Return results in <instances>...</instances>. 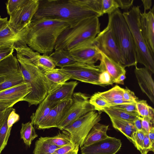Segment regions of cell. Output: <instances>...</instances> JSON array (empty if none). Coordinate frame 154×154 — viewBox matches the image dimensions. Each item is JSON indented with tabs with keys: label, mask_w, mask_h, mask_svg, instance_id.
I'll use <instances>...</instances> for the list:
<instances>
[{
	"label": "cell",
	"mask_w": 154,
	"mask_h": 154,
	"mask_svg": "<svg viewBox=\"0 0 154 154\" xmlns=\"http://www.w3.org/2000/svg\"><path fill=\"white\" fill-rule=\"evenodd\" d=\"M58 103H53L45 98L39 104L35 111L30 117L31 122L36 127L47 116L51 109Z\"/></svg>",
	"instance_id": "obj_23"
},
{
	"label": "cell",
	"mask_w": 154,
	"mask_h": 154,
	"mask_svg": "<svg viewBox=\"0 0 154 154\" xmlns=\"http://www.w3.org/2000/svg\"><path fill=\"white\" fill-rule=\"evenodd\" d=\"M108 103H109L110 105V106H114L121 104H130L133 103H135L126 101L124 100L123 99L117 100H115L114 101L108 102Z\"/></svg>",
	"instance_id": "obj_49"
},
{
	"label": "cell",
	"mask_w": 154,
	"mask_h": 154,
	"mask_svg": "<svg viewBox=\"0 0 154 154\" xmlns=\"http://www.w3.org/2000/svg\"><path fill=\"white\" fill-rule=\"evenodd\" d=\"M8 19L7 17L2 18L0 16V31L8 24Z\"/></svg>",
	"instance_id": "obj_53"
},
{
	"label": "cell",
	"mask_w": 154,
	"mask_h": 154,
	"mask_svg": "<svg viewBox=\"0 0 154 154\" xmlns=\"http://www.w3.org/2000/svg\"><path fill=\"white\" fill-rule=\"evenodd\" d=\"M143 6L144 8V11L150 10L152 4V1L151 0H142Z\"/></svg>",
	"instance_id": "obj_52"
},
{
	"label": "cell",
	"mask_w": 154,
	"mask_h": 154,
	"mask_svg": "<svg viewBox=\"0 0 154 154\" xmlns=\"http://www.w3.org/2000/svg\"><path fill=\"white\" fill-rule=\"evenodd\" d=\"M32 87L24 82L14 87L0 91V101L11 102L15 104L23 101L24 98L31 91Z\"/></svg>",
	"instance_id": "obj_20"
},
{
	"label": "cell",
	"mask_w": 154,
	"mask_h": 154,
	"mask_svg": "<svg viewBox=\"0 0 154 154\" xmlns=\"http://www.w3.org/2000/svg\"><path fill=\"white\" fill-rule=\"evenodd\" d=\"M154 7L148 12L140 13V24L141 32L152 54H154Z\"/></svg>",
	"instance_id": "obj_17"
},
{
	"label": "cell",
	"mask_w": 154,
	"mask_h": 154,
	"mask_svg": "<svg viewBox=\"0 0 154 154\" xmlns=\"http://www.w3.org/2000/svg\"><path fill=\"white\" fill-rule=\"evenodd\" d=\"M28 0H9L6 3L8 14L10 15L13 12L25 4Z\"/></svg>",
	"instance_id": "obj_39"
},
{
	"label": "cell",
	"mask_w": 154,
	"mask_h": 154,
	"mask_svg": "<svg viewBox=\"0 0 154 154\" xmlns=\"http://www.w3.org/2000/svg\"><path fill=\"white\" fill-rule=\"evenodd\" d=\"M92 42L69 51L77 62L95 65L98 61L100 60L101 59L100 51Z\"/></svg>",
	"instance_id": "obj_15"
},
{
	"label": "cell",
	"mask_w": 154,
	"mask_h": 154,
	"mask_svg": "<svg viewBox=\"0 0 154 154\" xmlns=\"http://www.w3.org/2000/svg\"><path fill=\"white\" fill-rule=\"evenodd\" d=\"M141 13L139 6H133L123 15L131 33L134 43L137 63L154 73V57L149 49L142 35L140 24Z\"/></svg>",
	"instance_id": "obj_6"
},
{
	"label": "cell",
	"mask_w": 154,
	"mask_h": 154,
	"mask_svg": "<svg viewBox=\"0 0 154 154\" xmlns=\"http://www.w3.org/2000/svg\"><path fill=\"white\" fill-rule=\"evenodd\" d=\"M107 26L120 51L124 67L137 66L136 54L133 37L128 26L119 9L108 15Z\"/></svg>",
	"instance_id": "obj_5"
},
{
	"label": "cell",
	"mask_w": 154,
	"mask_h": 154,
	"mask_svg": "<svg viewBox=\"0 0 154 154\" xmlns=\"http://www.w3.org/2000/svg\"><path fill=\"white\" fill-rule=\"evenodd\" d=\"M136 103L117 105L112 106L126 112L133 114L138 116L137 113L136 106Z\"/></svg>",
	"instance_id": "obj_41"
},
{
	"label": "cell",
	"mask_w": 154,
	"mask_h": 154,
	"mask_svg": "<svg viewBox=\"0 0 154 154\" xmlns=\"http://www.w3.org/2000/svg\"><path fill=\"white\" fill-rule=\"evenodd\" d=\"M119 6L116 0H101V11L103 15H109L119 9Z\"/></svg>",
	"instance_id": "obj_36"
},
{
	"label": "cell",
	"mask_w": 154,
	"mask_h": 154,
	"mask_svg": "<svg viewBox=\"0 0 154 154\" xmlns=\"http://www.w3.org/2000/svg\"><path fill=\"white\" fill-rule=\"evenodd\" d=\"M141 118L142 131L145 134H148L150 129L153 127L154 120L146 117Z\"/></svg>",
	"instance_id": "obj_43"
},
{
	"label": "cell",
	"mask_w": 154,
	"mask_h": 154,
	"mask_svg": "<svg viewBox=\"0 0 154 154\" xmlns=\"http://www.w3.org/2000/svg\"><path fill=\"white\" fill-rule=\"evenodd\" d=\"M123 98L125 101L135 103L139 100L134 92L127 87L124 88Z\"/></svg>",
	"instance_id": "obj_44"
},
{
	"label": "cell",
	"mask_w": 154,
	"mask_h": 154,
	"mask_svg": "<svg viewBox=\"0 0 154 154\" xmlns=\"http://www.w3.org/2000/svg\"><path fill=\"white\" fill-rule=\"evenodd\" d=\"M0 76L5 77L0 84V91L25 82L17 58L13 54L0 61Z\"/></svg>",
	"instance_id": "obj_9"
},
{
	"label": "cell",
	"mask_w": 154,
	"mask_h": 154,
	"mask_svg": "<svg viewBox=\"0 0 154 154\" xmlns=\"http://www.w3.org/2000/svg\"><path fill=\"white\" fill-rule=\"evenodd\" d=\"M148 136L151 146L154 147V128H151L148 134Z\"/></svg>",
	"instance_id": "obj_51"
},
{
	"label": "cell",
	"mask_w": 154,
	"mask_h": 154,
	"mask_svg": "<svg viewBox=\"0 0 154 154\" xmlns=\"http://www.w3.org/2000/svg\"><path fill=\"white\" fill-rule=\"evenodd\" d=\"M13 45L0 46V61L13 54L14 48Z\"/></svg>",
	"instance_id": "obj_40"
},
{
	"label": "cell",
	"mask_w": 154,
	"mask_h": 154,
	"mask_svg": "<svg viewBox=\"0 0 154 154\" xmlns=\"http://www.w3.org/2000/svg\"><path fill=\"white\" fill-rule=\"evenodd\" d=\"M69 27V23L64 20L47 18L32 20L24 29L21 40L34 51L49 56L54 51L59 36Z\"/></svg>",
	"instance_id": "obj_2"
},
{
	"label": "cell",
	"mask_w": 154,
	"mask_h": 154,
	"mask_svg": "<svg viewBox=\"0 0 154 154\" xmlns=\"http://www.w3.org/2000/svg\"><path fill=\"white\" fill-rule=\"evenodd\" d=\"M20 134L21 139L29 147L30 146L32 141L38 136L33 125L30 122L25 124L22 123Z\"/></svg>",
	"instance_id": "obj_29"
},
{
	"label": "cell",
	"mask_w": 154,
	"mask_h": 154,
	"mask_svg": "<svg viewBox=\"0 0 154 154\" xmlns=\"http://www.w3.org/2000/svg\"><path fill=\"white\" fill-rule=\"evenodd\" d=\"M78 84L77 81H72L59 85L45 98L48 101L53 103H58L72 99L74 90Z\"/></svg>",
	"instance_id": "obj_19"
},
{
	"label": "cell",
	"mask_w": 154,
	"mask_h": 154,
	"mask_svg": "<svg viewBox=\"0 0 154 154\" xmlns=\"http://www.w3.org/2000/svg\"><path fill=\"white\" fill-rule=\"evenodd\" d=\"M109 117L113 127L124 135L131 142L133 134L137 131L133 122L111 117Z\"/></svg>",
	"instance_id": "obj_25"
},
{
	"label": "cell",
	"mask_w": 154,
	"mask_h": 154,
	"mask_svg": "<svg viewBox=\"0 0 154 154\" xmlns=\"http://www.w3.org/2000/svg\"><path fill=\"white\" fill-rule=\"evenodd\" d=\"M44 74L48 80L57 85L62 84L71 79L70 76L61 68L54 69Z\"/></svg>",
	"instance_id": "obj_27"
},
{
	"label": "cell",
	"mask_w": 154,
	"mask_h": 154,
	"mask_svg": "<svg viewBox=\"0 0 154 154\" xmlns=\"http://www.w3.org/2000/svg\"><path fill=\"white\" fill-rule=\"evenodd\" d=\"M89 102L96 111H102L105 107L110 106L108 102L99 95L98 92L95 93L90 97Z\"/></svg>",
	"instance_id": "obj_35"
},
{
	"label": "cell",
	"mask_w": 154,
	"mask_h": 154,
	"mask_svg": "<svg viewBox=\"0 0 154 154\" xmlns=\"http://www.w3.org/2000/svg\"><path fill=\"white\" fill-rule=\"evenodd\" d=\"M24 81L29 84L31 92L23 99L29 106L37 105L59 85L54 84L46 78L44 73L27 58L17 54Z\"/></svg>",
	"instance_id": "obj_3"
},
{
	"label": "cell",
	"mask_w": 154,
	"mask_h": 154,
	"mask_svg": "<svg viewBox=\"0 0 154 154\" xmlns=\"http://www.w3.org/2000/svg\"><path fill=\"white\" fill-rule=\"evenodd\" d=\"M134 73L138 84L142 92L154 103V82L151 72L145 67L135 66Z\"/></svg>",
	"instance_id": "obj_18"
},
{
	"label": "cell",
	"mask_w": 154,
	"mask_h": 154,
	"mask_svg": "<svg viewBox=\"0 0 154 154\" xmlns=\"http://www.w3.org/2000/svg\"><path fill=\"white\" fill-rule=\"evenodd\" d=\"M109 125L99 122L96 124L90 130L83 143V146L91 144L107 138L109 137L107 131Z\"/></svg>",
	"instance_id": "obj_22"
},
{
	"label": "cell",
	"mask_w": 154,
	"mask_h": 154,
	"mask_svg": "<svg viewBox=\"0 0 154 154\" xmlns=\"http://www.w3.org/2000/svg\"><path fill=\"white\" fill-rule=\"evenodd\" d=\"M72 99L61 102L50 111L45 118L36 127L38 129L57 128L72 104Z\"/></svg>",
	"instance_id": "obj_16"
},
{
	"label": "cell",
	"mask_w": 154,
	"mask_h": 154,
	"mask_svg": "<svg viewBox=\"0 0 154 154\" xmlns=\"http://www.w3.org/2000/svg\"><path fill=\"white\" fill-rule=\"evenodd\" d=\"M60 68L69 74L71 79L102 86L99 81V76L104 70L99 65H95L76 62Z\"/></svg>",
	"instance_id": "obj_10"
},
{
	"label": "cell",
	"mask_w": 154,
	"mask_h": 154,
	"mask_svg": "<svg viewBox=\"0 0 154 154\" xmlns=\"http://www.w3.org/2000/svg\"><path fill=\"white\" fill-rule=\"evenodd\" d=\"M101 119L100 114L96 111L90 112L79 118L63 130L69 134L72 143L81 147L93 127Z\"/></svg>",
	"instance_id": "obj_7"
},
{
	"label": "cell",
	"mask_w": 154,
	"mask_h": 154,
	"mask_svg": "<svg viewBox=\"0 0 154 154\" xmlns=\"http://www.w3.org/2000/svg\"><path fill=\"white\" fill-rule=\"evenodd\" d=\"M89 98L80 92L73 93L72 104L57 128L63 130L88 112L96 110L89 103Z\"/></svg>",
	"instance_id": "obj_8"
},
{
	"label": "cell",
	"mask_w": 154,
	"mask_h": 154,
	"mask_svg": "<svg viewBox=\"0 0 154 154\" xmlns=\"http://www.w3.org/2000/svg\"><path fill=\"white\" fill-rule=\"evenodd\" d=\"M109 117L133 122L137 116L121 109L111 106L106 107L102 110Z\"/></svg>",
	"instance_id": "obj_30"
},
{
	"label": "cell",
	"mask_w": 154,
	"mask_h": 154,
	"mask_svg": "<svg viewBox=\"0 0 154 154\" xmlns=\"http://www.w3.org/2000/svg\"><path fill=\"white\" fill-rule=\"evenodd\" d=\"M19 119V115L16 112L14 108L8 117L7 125L8 127L12 128L13 124L18 122Z\"/></svg>",
	"instance_id": "obj_45"
},
{
	"label": "cell",
	"mask_w": 154,
	"mask_h": 154,
	"mask_svg": "<svg viewBox=\"0 0 154 154\" xmlns=\"http://www.w3.org/2000/svg\"><path fill=\"white\" fill-rule=\"evenodd\" d=\"M145 134L142 130L137 131L132 137L131 142L140 152L143 149V144Z\"/></svg>",
	"instance_id": "obj_37"
},
{
	"label": "cell",
	"mask_w": 154,
	"mask_h": 154,
	"mask_svg": "<svg viewBox=\"0 0 154 154\" xmlns=\"http://www.w3.org/2000/svg\"><path fill=\"white\" fill-rule=\"evenodd\" d=\"M39 4V0H28L9 15L8 25L17 32L21 31L31 22Z\"/></svg>",
	"instance_id": "obj_11"
},
{
	"label": "cell",
	"mask_w": 154,
	"mask_h": 154,
	"mask_svg": "<svg viewBox=\"0 0 154 154\" xmlns=\"http://www.w3.org/2000/svg\"><path fill=\"white\" fill-rule=\"evenodd\" d=\"M134 125L137 131L142 130L141 117L137 116L133 122Z\"/></svg>",
	"instance_id": "obj_50"
},
{
	"label": "cell",
	"mask_w": 154,
	"mask_h": 154,
	"mask_svg": "<svg viewBox=\"0 0 154 154\" xmlns=\"http://www.w3.org/2000/svg\"><path fill=\"white\" fill-rule=\"evenodd\" d=\"M124 88L116 85L112 88L105 91L98 92L99 95L107 102L119 99H123Z\"/></svg>",
	"instance_id": "obj_33"
},
{
	"label": "cell",
	"mask_w": 154,
	"mask_h": 154,
	"mask_svg": "<svg viewBox=\"0 0 154 154\" xmlns=\"http://www.w3.org/2000/svg\"><path fill=\"white\" fill-rule=\"evenodd\" d=\"M119 7L122 9L128 10L132 5L134 0H116Z\"/></svg>",
	"instance_id": "obj_47"
},
{
	"label": "cell",
	"mask_w": 154,
	"mask_h": 154,
	"mask_svg": "<svg viewBox=\"0 0 154 154\" xmlns=\"http://www.w3.org/2000/svg\"><path fill=\"white\" fill-rule=\"evenodd\" d=\"M55 66L61 68L77 62L68 51L63 49L54 50L49 56Z\"/></svg>",
	"instance_id": "obj_24"
},
{
	"label": "cell",
	"mask_w": 154,
	"mask_h": 154,
	"mask_svg": "<svg viewBox=\"0 0 154 154\" xmlns=\"http://www.w3.org/2000/svg\"><path fill=\"white\" fill-rule=\"evenodd\" d=\"M101 12V0H39L38 10L32 20L40 18L67 21L70 27Z\"/></svg>",
	"instance_id": "obj_1"
},
{
	"label": "cell",
	"mask_w": 154,
	"mask_h": 154,
	"mask_svg": "<svg viewBox=\"0 0 154 154\" xmlns=\"http://www.w3.org/2000/svg\"><path fill=\"white\" fill-rule=\"evenodd\" d=\"M5 77L3 76H0V84L5 82Z\"/></svg>",
	"instance_id": "obj_56"
},
{
	"label": "cell",
	"mask_w": 154,
	"mask_h": 154,
	"mask_svg": "<svg viewBox=\"0 0 154 154\" xmlns=\"http://www.w3.org/2000/svg\"><path fill=\"white\" fill-rule=\"evenodd\" d=\"M24 32L23 29L16 32L8 24L0 31V46L13 45L17 41L21 40Z\"/></svg>",
	"instance_id": "obj_26"
},
{
	"label": "cell",
	"mask_w": 154,
	"mask_h": 154,
	"mask_svg": "<svg viewBox=\"0 0 154 154\" xmlns=\"http://www.w3.org/2000/svg\"><path fill=\"white\" fill-rule=\"evenodd\" d=\"M57 135L51 137H45L46 140L59 147L63 146L73 143L69 134L66 131L63 130Z\"/></svg>",
	"instance_id": "obj_32"
},
{
	"label": "cell",
	"mask_w": 154,
	"mask_h": 154,
	"mask_svg": "<svg viewBox=\"0 0 154 154\" xmlns=\"http://www.w3.org/2000/svg\"><path fill=\"white\" fill-rule=\"evenodd\" d=\"M15 104L11 102L0 101V112L6 111L9 107H12Z\"/></svg>",
	"instance_id": "obj_48"
},
{
	"label": "cell",
	"mask_w": 154,
	"mask_h": 154,
	"mask_svg": "<svg viewBox=\"0 0 154 154\" xmlns=\"http://www.w3.org/2000/svg\"><path fill=\"white\" fill-rule=\"evenodd\" d=\"M92 42L100 51L124 67L122 56L107 26L97 35Z\"/></svg>",
	"instance_id": "obj_12"
},
{
	"label": "cell",
	"mask_w": 154,
	"mask_h": 154,
	"mask_svg": "<svg viewBox=\"0 0 154 154\" xmlns=\"http://www.w3.org/2000/svg\"><path fill=\"white\" fill-rule=\"evenodd\" d=\"M125 74L126 73H124L120 75L116 80L115 83L123 85L124 81L126 78Z\"/></svg>",
	"instance_id": "obj_54"
},
{
	"label": "cell",
	"mask_w": 154,
	"mask_h": 154,
	"mask_svg": "<svg viewBox=\"0 0 154 154\" xmlns=\"http://www.w3.org/2000/svg\"><path fill=\"white\" fill-rule=\"evenodd\" d=\"M14 108L9 107L5 111V119L0 128V154L7 144L12 128H9L7 125L8 116Z\"/></svg>",
	"instance_id": "obj_31"
},
{
	"label": "cell",
	"mask_w": 154,
	"mask_h": 154,
	"mask_svg": "<svg viewBox=\"0 0 154 154\" xmlns=\"http://www.w3.org/2000/svg\"><path fill=\"white\" fill-rule=\"evenodd\" d=\"M99 81L102 86L112 85L114 83L111 76L106 70L103 71L100 75Z\"/></svg>",
	"instance_id": "obj_42"
},
{
	"label": "cell",
	"mask_w": 154,
	"mask_h": 154,
	"mask_svg": "<svg viewBox=\"0 0 154 154\" xmlns=\"http://www.w3.org/2000/svg\"><path fill=\"white\" fill-rule=\"evenodd\" d=\"M100 25L98 17H93L82 20L73 27H68L59 36L54 50L70 51L92 42L100 32Z\"/></svg>",
	"instance_id": "obj_4"
},
{
	"label": "cell",
	"mask_w": 154,
	"mask_h": 154,
	"mask_svg": "<svg viewBox=\"0 0 154 154\" xmlns=\"http://www.w3.org/2000/svg\"><path fill=\"white\" fill-rule=\"evenodd\" d=\"M100 53L101 59L99 65L103 70L108 72L115 83L116 80L120 75L126 73L125 68L100 51Z\"/></svg>",
	"instance_id": "obj_21"
},
{
	"label": "cell",
	"mask_w": 154,
	"mask_h": 154,
	"mask_svg": "<svg viewBox=\"0 0 154 154\" xmlns=\"http://www.w3.org/2000/svg\"><path fill=\"white\" fill-rule=\"evenodd\" d=\"M137 113L141 117H146L154 120V109L146 100H138L136 104Z\"/></svg>",
	"instance_id": "obj_34"
},
{
	"label": "cell",
	"mask_w": 154,
	"mask_h": 154,
	"mask_svg": "<svg viewBox=\"0 0 154 154\" xmlns=\"http://www.w3.org/2000/svg\"><path fill=\"white\" fill-rule=\"evenodd\" d=\"M79 147L77 144H70L56 149L52 154H78Z\"/></svg>",
	"instance_id": "obj_38"
},
{
	"label": "cell",
	"mask_w": 154,
	"mask_h": 154,
	"mask_svg": "<svg viewBox=\"0 0 154 154\" xmlns=\"http://www.w3.org/2000/svg\"><path fill=\"white\" fill-rule=\"evenodd\" d=\"M60 147L41 137L35 143L33 154H52L55 150Z\"/></svg>",
	"instance_id": "obj_28"
},
{
	"label": "cell",
	"mask_w": 154,
	"mask_h": 154,
	"mask_svg": "<svg viewBox=\"0 0 154 154\" xmlns=\"http://www.w3.org/2000/svg\"><path fill=\"white\" fill-rule=\"evenodd\" d=\"M5 111L0 112V128L3 125L5 121Z\"/></svg>",
	"instance_id": "obj_55"
},
{
	"label": "cell",
	"mask_w": 154,
	"mask_h": 154,
	"mask_svg": "<svg viewBox=\"0 0 154 154\" xmlns=\"http://www.w3.org/2000/svg\"><path fill=\"white\" fill-rule=\"evenodd\" d=\"M149 151L154 152V147L151 145L147 134H145L143 144V149L141 154H147Z\"/></svg>",
	"instance_id": "obj_46"
},
{
	"label": "cell",
	"mask_w": 154,
	"mask_h": 154,
	"mask_svg": "<svg viewBox=\"0 0 154 154\" xmlns=\"http://www.w3.org/2000/svg\"><path fill=\"white\" fill-rule=\"evenodd\" d=\"M14 48L16 51L17 54L28 59L44 73L54 69L56 67L49 56L41 55L35 51L21 40L15 42Z\"/></svg>",
	"instance_id": "obj_13"
},
{
	"label": "cell",
	"mask_w": 154,
	"mask_h": 154,
	"mask_svg": "<svg viewBox=\"0 0 154 154\" xmlns=\"http://www.w3.org/2000/svg\"><path fill=\"white\" fill-rule=\"evenodd\" d=\"M119 139L109 136L106 139L81 148L82 154H116L120 149Z\"/></svg>",
	"instance_id": "obj_14"
}]
</instances>
